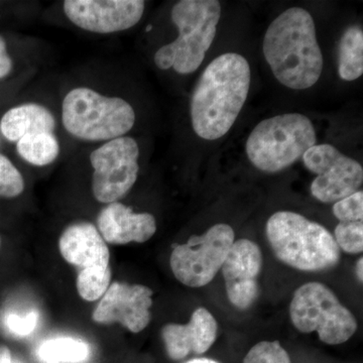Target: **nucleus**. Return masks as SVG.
Wrapping results in <instances>:
<instances>
[{"label": "nucleus", "instance_id": "1", "mask_svg": "<svg viewBox=\"0 0 363 363\" xmlns=\"http://www.w3.org/2000/svg\"><path fill=\"white\" fill-rule=\"evenodd\" d=\"M250 64L236 52L214 59L203 72L191 99V121L203 140L222 138L233 128L247 101Z\"/></svg>", "mask_w": 363, "mask_h": 363}, {"label": "nucleus", "instance_id": "2", "mask_svg": "<svg viewBox=\"0 0 363 363\" xmlns=\"http://www.w3.org/2000/svg\"><path fill=\"white\" fill-rule=\"evenodd\" d=\"M262 51L274 77L291 89L312 87L323 70L314 20L300 7L286 9L272 21Z\"/></svg>", "mask_w": 363, "mask_h": 363}, {"label": "nucleus", "instance_id": "3", "mask_svg": "<svg viewBox=\"0 0 363 363\" xmlns=\"http://www.w3.org/2000/svg\"><path fill=\"white\" fill-rule=\"evenodd\" d=\"M267 236L276 257L298 271H327L340 260V250L328 229L295 212L272 215Z\"/></svg>", "mask_w": 363, "mask_h": 363}, {"label": "nucleus", "instance_id": "4", "mask_svg": "<svg viewBox=\"0 0 363 363\" xmlns=\"http://www.w3.org/2000/svg\"><path fill=\"white\" fill-rule=\"evenodd\" d=\"M220 16V2L217 0L177 2L172 9L171 18L179 35L173 43L157 50L155 55L157 68H173L182 75L197 70L213 43Z\"/></svg>", "mask_w": 363, "mask_h": 363}, {"label": "nucleus", "instance_id": "5", "mask_svg": "<svg viewBox=\"0 0 363 363\" xmlns=\"http://www.w3.org/2000/svg\"><path fill=\"white\" fill-rule=\"evenodd\" d=\"M62 123L67 133L78 140L106 143L133 130L135 112L123 98L76 87L62 102Z\"/></svg>", "mask_w": 363, "mask_h": 363}, {"label": "nucleus", "instance_id": "6", "mask_svg": "<svg viewBox=\"0 0 363 363\" xmlns=\"http://www.w3.org/2000/svg\"><path fill=\"white\" fill-rule=\"evenodd\" d=\"M316 142L311 121L303 114L288 113L257 124L248 136L245 150L255 168L278 173L292 166Z\"/></svg>", "mask_w": 363, "mask_h": 363}, {"label": "nucleus", "instance_id": "7", "mask_svg": "<svg viewBox=\"0 0 363 363\" xmlns=\"http://www.w3.org/2000/svg\"><path fill=\"white\" fill-rule=\"evenodd\" d=\"M290 315L292 323L303 333L317 332L320 340L337 345L350 340L357 329L352 313L323 284H305L294 294Z\"/></svg>", "mask_w": 363, "mask_h": 363}, {"label": "nucleus", "instance_id": "8", "mask_svg": "<svg viewBox=\"0 0 363 363\" xmlns=\"http://www.w3.org/2000/svg\"><path fill=\"white\" fill-rule=\"evenodd\" d=\"M234 238L233 227L218 223L202 235L191 236L185 245H176L169 259L174 276L191 288L208 285L223 266Z\"/></svg>", "mask_w": 363, "mask_h": 363}, {"label": "nucleus", "instance_id": "9", "mask_svg": "<svg viewBox=\"0 0 363 363\" xmlns=\"http://www.w3.org/2000/svg\"><path fill=\"white\" fill-rule=\"evenodd\" d=\"M138 157V143L126 135L108 140L91 152V188L98 202L111 204L130 192L140 172Z\"/></svg>", "mask_w": 363, "mask_h": 363}, {"label": "nucleus", "instance_id": "10", "mask_svg": "<svg viewBox=\"0 0 363 363\" xmlns=\"http://www.w3.org/2000/svg\"><path fill=\"white\" fill-rule=\"evenodd\" d=\"M306 168L316 174L312 195L323 203L337 202L359 191L363 169L359 162L331 145H315L302 157Z\"/></svg>", "mask_w": 363, "mask_h": 363}, {"label": "nucleus", "instance_id": "11", "mask_svg": "<svg viewBox=\"0 0 363 363\" xmlns=\"http://www.w3.org/2000/svg\"><path fill=\"white\" fill-rule=\"evenodd\" d=\"M142 0H67L64 13L81 30L100 35L123 32L138 25L145 13Z\"/></svg>", "mask_w": 363, "mask_h": 363}, {"label": "nucleus", "instance_id": "12", "mask_svg": "<svg viewBox=\"0 0 363 363\" xmlns=\"http://www.w3.org/2000/svg\"><path fill=\"white\" fill-rule=\"evenodd\" d=\"M152 306L149 286L114 281L100 298L92 319L98 324L119 323L133 333H140L150 324Z\"/></svg>", "mask_w": 363, "mask_h": 363}, {"label": "nucleus", "instance_id": "13", "mask_svg": "<svg viewBox=\"0 0 363 363\" xmlns=\"http://www.w3.org/2000/svg\"><path fill=\"white\" fill-rule=\"evenodd\" d=\"M221 269L231 304L243 310L250 308L259 296L262 269L259 245L250 240L234 241Z\"/></svg>", "mask_w": 363, "mask_h": 363}, {"label": "nucleus", "instance_id": "14", "mask_svg": "<svg viewBox=\"0 0 363 363\" xmlns=\"http://www.w3.org/2000/svg\"><path fill=\"white\" fill-rule=\"evenodd\" d=\"M216 320L207 309L195 310L187 324L169 323L162 330L167 352L171 359L182 360L190 353L203 354L216 340Z\"/></svg>", "mask_w": 363, "mask_h": 363}, {"label": "nucleus", "instance_id": "15", "mask_svg": "<svg viewBox=\"0 0 363 363\" xmlns=\"http://www.w3.org/2000/svg\"><path fill=\"white\" fill-rule=\"evenodd\" d=\"M97 229L105 242L123 245L143 243L157 231L156 218L150 213H135L121 202L107 204L97 217Z\"/></svg>", "mask_w": 363, "mask_h": 363}, {"label": "nucleus", "instance_id": "16", "mask_svg": "<svg viewBox=\"0 0 363 363\" xmlns=\"http://www.w3.org/2000/svg\"><path fill=\"white\" fill-rule=\"evenodd\" d=\"M59 250L68 264L80 271L111 267L107 243L90 222H76L67 227L60 236Z\"/></svg>", "mask_w": 363, "mask_h": 363}, {"label": "nucleus", "instance_id": "17", "mask_svg": "<svg viewBox=\"0 0 363 363\" xmlns=\"http://www.w3.org/2000/svg\"><path fill=\"white\" fill-rule=\"evenodd\" d=\"M57 121L47 107L39 104H23L9 109L0 119V135L11 143L37 133H52Z\"/></svg>", "mask_w": 363, "mask_h": 363}, {"label": "nucleus", "instance_id": "18", "mask_svg": "<svg viewBox=\"0 0 363 363\" xmlns=\"http://www.w3.org/2000/svg\"><path fill=\"white\" fill-rule=\"evenodd\" d=\"M60 150L58 138L52 133H30L16 143L18 156L37 167L48 166L56 161Z\"/></svg>", "mask_w": 363, "mask_h": 363}, {"label": "nucleus", "instance_id": "19", "mask_svg": "<svg viewBox=\"0 0 363 363\" xmlns=\"http://www.w3.org/2000/svg\"><path fill=\"white\" fill-rule=\"evenodd\" d=\"M37 355L43 363H82L90 357V347L84 341L72 337L45 340Z\"/></svg>", "mask_w": 363, "mask_h": 363}, {"label": "nucleus", "instance_id": "20", "mask_svg": "<svg viewBox=\"0 0 363 363\" xmlns=\"http://www.w3.org/2000/svg\"><path fill=\"white\" fill-rule=\"evenodd\" d=\"M339 76L345 81H354L363 74V33L358 26H351L343 33L339 47Z\"/></svg>", "mask_w": 363, "mask_h": 363}, {"label": "nucleus", "instance_id": "21", "mask_svg": "<svg viewBox=\"0 0 363 363\" xmlns=\"http://www.w3.org/2000/svg\"><path fill=\"white\" fill-rule=\"evenodd\" d=\"M111 267L79 271L76 281L79 296L87 302L99 300L111 286Z\"/></svg>", "mask_w": 363, "mask_h": 363}, {"label": "nucleus", "instance_id": "22", "mask_svg": "<svg viewBox=\"0 0 363 363\" xmlns=\"http://www.w3.org/2000/svg\"><path fill=\"white\" fill-rule=\"evenodd\" d=\"M25 179L13 162L0 152V197L13 199L25 191Z\"/></svg>", "mask_w": 363, "mask_h": 363}, {"label": "nucleus", "instance_id": "23", "mask_svg": "<svg viewBox=\"0 0 363 363\" xmlns=\"http://www.w3.org/2000/svg\"><path fill=\"white\" fill-rule=\"evenodd\" d=\"M335 240L339 250L347 253H360L363 250L362 221L340 222L335 228Z\"/></svg>", "mask_w": 363, "mask_h": 363}, {"label": "nucleus", "instance_id": "24", "mask_svg": "<svg viewBox=\"0 0 363 363\" xmlns=\"http://www.w3.org/2000/svg\"><path fill=\"white\" fill-rule=\"evenodd\" d=\"M243 363H291V359L279 341H262L248 351Z\"/></svg>", "mask_w": 363, "mask_h": 363}, {"label": "nucleus", "instance_id": "25", "mask_svg": "<svg viewBox=\"0 0 363 363\" xmlns=\"http://www.w3.org/2000/svg\"><path fill=\"white\" fill-rule=\"evenodd\" d=\"M333 213L340 222L362 221L363 192L357 191L352 195L339 200L333 206Z\"/></svg>", "mask_w": 363, "mask_h": 363}, {"label": "nucleus", "instance_id": "26", "mask_svg": "<svg viewBox=\"0 0 363 363\" xmlns=\"http://www.w3.org/2000/svg\"><path fill=\"white\" fill-rule=\"evenodd\" d=\"M38 322H39V315L35 311L25 315L9 314L6 319V327L9 332L20 337H25L32 334L37 327Z\"/></svg>", "mask_w": 363, "mask_h": 363}, {"label": "nucleus", "instance_id": "27", "mask_svg": "<svg viewBox=\"0 0 363 363\" xmlns=\"http://www.w3.org/2000/svg\"><path fill=\"white\" fill-rule=\"evenodd\" d=\"M13 69V61L7 50L6 40L0 35V80L11 75Z\"/></svg>", "mask_w": 363, "mask_h": 363}, {"label": "nucleus", "instance_id": "28", "mask_svg": "<svg viewBox=\"0 0 363 363\" xmlns=\"http://www.w3.org/2000/svg\"><path fill=\"white\" fill-rule=\"evenodd\" d=\"M13 357L11 351L4 345H0V363H11Z\"/></svg>", "mask_w": 363, "mask_h": 363}, {"label": "nucleus", "instance_id": "29", "mask_svg": "<svg viewBox=\"0 0 363 363\" xmlns=\"http://www.w3.org/2000/svg\"><path fill=\"white\" fill-rule=\"evenodd\" d=\"M363 259L362 257H360L359 260H358L357 264V278L359 279L360 281H363Z\"/></svg>", "mask_w": 363, "mask_h": 363}, {"label": "nucleus", "instance_id": "30", "mask_svg": "<svg viewBox=\"0 0 363 363\" xmlns=\"http://www.w3.org/2000/svg\"><path fill=\"white\" fill-rule=\"evenodd\" d=\"M186 363H220L211 358H194V359L189 360Z\"/></svg>", "mask_w": 363, "mask_h": 363}, {"label": "nucleus", "instance_id": "31", "mask_svg": "<svg viewBox=\"0 0 363 363\" xmlns=\"http://www.w3.org/2000/svg\"><path fill=\"white\" fill-rule=\"evenodd\" d=\"M11 363H21V362H18V360L14 359V358H13V362H11Z\"/></svg>", "mask_w": 363, "mask_h": 363}, {"label": "nucleus", "instance_id": "32", "mask_svg": "<svg viewBox=\"0 0 363 363\" xmlns=\"http://www.w3.org/2000/svg\"><path fill=\"white\" fill-rule=\"evenodd\" d=\"M0 250H1V238H0Z\"/></svg>", "mask_w": 363, "mask_h": 363}]
</instances>
